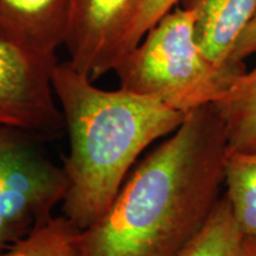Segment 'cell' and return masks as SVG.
Wrapping results in <instances>:
<instances>
[{
    "label": "cell",
    "instance_id": "8992f818",
    "mask_svg": "<svg viewBox=\"0 0 256 256\" xmlns=\"http://www.w3.org/2000/svg\"><path fill=\"white\" fill-rule=\"evenodd\" d=\"M145 0H74L66 44L69 63L92 81L127 55V40Z\"/></svg>",
    "mask_w": 256,
    "mask_h": 256
},
{
    "label": "cell",
    "instance_id": "4fadbf2b",
    "mask_svg": "<svg viewBox=\"0 0 256 256\" xmlns=\"http://www.w3.org/2000/svg\"><path fill=\"white\" fill-rule=\"evenodd\" d=\"M180 2L182 0H145L128 36L127 54L140 43L160 19L180 5Z\"/></svg>",
    "mask_w": 256,
    "mask_h": 256
},
{
    "label": "cell",
    "instance_id": "52a82bcc",
    "mask_svg": "<svg viewBox=\"0 0 256 256\" xmlns=\"http://www.w3.org/2000/svg\"><path fill=\"white\" fill-rule=\"evenodd\" d=\"M74 0H0V38L24 52L56 58L66 44Z\"/></svg>",
    "mask_w": 256,
    "mask_h": 256
},
{
    "label": "cell",
    "instance_id": "277c9868",
    "mask_svg": "<svg viewBox=\"0 0 256 256\" xmlns=\"http://www.w3.org/2000/svg\"><path fill=\"white\" fill-rule=\"evenodd\" d=\"M66 186L34 134L0 124V254L54 218Z\"/></svg>",
    "mask_w": 256,
    "mask_h": 256
},
{
    "label": "cell",
    "instance_id": "6da1fadb",
    "mask_svg": "<svg viewBox=\"0 0 256 256\" xmlns=\"http://www.w3.org/2000/svg\"><path fill=\"white\" fill-rule=\"evenodd\" d=\"M226 151L212 104L188 113L130 172L104 215L81 230L80 256H174L220 200Z\"/></svg>",
    "mask_w": 256,
    "mask_h": 256
},
{
    "label": "cell",
    "instance_id": "7a4b0ae2",
    "mask_svg": "<svg viewBox=\"0 0 256 256\" xmlns=\"http://www.w3.org/2000/svg\"><path fill=\"white\" fill-rule=\"evenodd\" d=\"M52 88L69 136L63 216L84 230L113 203L142 153L186 114L151 96L96 87L69 60L55 66Z\"/></svg>",
    "mask_w": 256,
    "mask_h": 256
},
{
    "label": "cell",
    "instance_id": "5bb4252c",
    "mask_svg": "<svg viewBox=\"0 0 256 256\" xmlns=\"http://www.w3.org/2000/svg\"><path fill=\"white\" fill-rule=\"evenodd\" d=\"M256 54V14L252 22L243 31L232 51L230 63H242L243 60Z\"/></svg>",
    "mask_w": 256,
    "mask_h": 256
},
{
    "label": "cell",
    "instance_id": "ba28073f",
    "mask_svg": "<svg viewBox=\"0 0 256 256\" xmlns=\"http://www.w3.org/2000/svg\"><path fill=\"white\" fill-rule=\"evenodd\" d=\"M194 16V37L216 66H229L240 37L256 14V0H182Z\"/></svg>",
    "mask_w": 256,
    "mask_h": 256
},
{
    "label": "cell",
    "instance_id": "3957f363",
    "mask_svg": "<svg viewBox=\"0 0 256 256\" xmlns=\"http://www.w3.org/2000/svg\"><path fill=\"white\" fill-rule=\"evenodd\" d=\"M120 88L158 98L182 113L215 104L246 72L244 63L216 66L194 37V12L177 6L115 68Z\"/></svg>",
    "mask_w": 256,
    "mask_h": 256
},
{
    "label": "cell",
    "instance_id": "5b68a950",
    "mask_svg": "<svg viewBox=\"0 0 256 256\" xmlns=\"http://www.w3.org/2000/svg\"><path fill=\"white\" fill-rule=\"evenodd\" d=\"M56 58L24 52L0 38V124L32 134L58 132L63 116L52 88Z\"/></svg>",
    "mask_w": 256,
    "mask_h": 256
},
{
    "label": "cell",
    "instance_id": "7c38bea8",
    "mask_svg": "<svg viewBox=\"0 0 256 256\" xmlns=\"http://www.w3.org/2000/svg\"><path fill=\"white\" fill-rule=\"evenodd\" d=\"M81 230L64 216L54 217L0 256H80Z\"/></svg>",
    "mask_w": 256,
    "mask_h": 256
},
{
    "label": "cell",
    "instance_id": "9c48e42d",
    "mask_svg": "<svg viewBox=\"0 0 256 256\" xmlns=\"http://www.w3.org/2000/svg\"><path fill=\"white\" fill-rule=\"evenodd\" d=\"M230 151L256 153V66L241 74L212 104Z\"/></svg>",
    "mask_w": 256,
    "mask_h": 256
},
{
    "label": "cell",
    "instance_id": "8fae6325",
    "mask_svg": "<svg viewBox=\"0 0 256 256\" xmlns=\"http://www.w3.org/2000/svg\"><path fill=\"white\" fill-rule=\"evenodd\" d=\"M224 184L244 236L256 240V153L226 151Z\"/></svg>",
    "mask_w": 256,
    "mask_h": 256
},
{
    "label": "cell",
    "instance_id": "30bf717a",
    "mask_svg": "<svg viewBox=\"0 0 256 256\" xmlns=\"http://www.w3.org/2000/svg\"><path fill=\"white\" fill-rule=\"evenodd\" d=\"M244 238L226 196L220 198L203 226L174 256H236Z\"/></svg>",
    "mask_w": 256,
    "mask_h": 256
},
{
    "label": "cell",
    "instance_id": "9a60e30c",
    "mask_svg": "<svg viewBox=\"0 0 256 256\" xmlns=\"http://www.w3.org/2000/svg\"><path fill=\"white\" fill-rule=\"evenodd\" d=\"M236 256H256V240L244 236Z\"/></svg>",
    "mask_w": 256,
    "mask_h": 256
}]
</instances>
